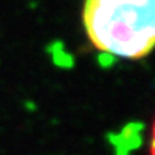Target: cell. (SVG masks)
Returning a JSON list of instances; mask_svg holds the SVG:
<instances>
[{"mask_svg":"<svg viewBox=\"0 0 155 155\" xmlns=\"http://www.w3.org/2000/svg\"><path fill=\"white\" fill-rule=\"evenodd\" d=\"M82 25L97 51L141 60L155 49V0H84Z\"/></svg>","mask_w":155,"mask_h":155,"instance_id":"cell-1","label":"cell"},{"mask_svg":"<svg viewBox=\"0 0 155 155\" xmlns=\"http://www.w3.org/2000/svg\"><path fill=\"white\" fill-rule=\"evenodd\" d=\"M150 155H155V122H153L152 133H150Z\"/></svg>","mask_w":155,"mask_h":155,"instance_id":"cell-2","label":"cell"}]
</instances>
